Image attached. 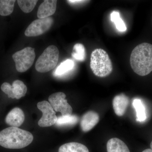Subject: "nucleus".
<instances>
[{"instance_id":"1","label":"nucleus","mask_w":152,"mask_h":152,"mask_svg":"<svg viewBox=\"0 0 152 152\" xmlns=\"http://www.w3.org/2000/svg\"><path fill=\"white\" fill-rule=\"evenodd\" d=\"M130 63L135 73L145 76L152 72V45L142 43L134 48L132 52Z\"/></svg>"},{"instance_id":"2","label":"nucleus","mask_w":152,"mask_h":152,"mask_svg":"<svg viewBox=\"0 0 152 152\" xmlns=\"http://www.w3.org/2000/svg\"><path fill=\"white\" fill-rule=\"evenodd\" d=\"M34 140L32 134L18 127H10L0 132V145L10 149L24 148Z\"/></svg>"},{"instance_id":"3","label":"nucleus","mask_w":152,"mask_h":152,"mask_svg":"<svg viewBox=\"0 0 152 152\" xmlns=\"http://www.w3.org/2000/svg\"><path fill=\"white\" fill-rule=\"evenodd\" d=\"M90 67L95 75L99 77L109 76L113 69L109 55L102 49H95L92 53Z\"/></svg>"},{"instance_id":"4","label":"nucleus","mask_w":152,"mask_h":152,"mask_svg":"<svg viewBox=\"0 0 152 152\" xmlns=\"http://www.w3.org/2000/svg\"><path fill=\"white\" fill-rule=\"evenodd\" d=\"M59 57V51L56 46L48 47L39 57L36 63V70L40 73H46L56 66Z\"/></svg>"},{"instance_id":"5","label":"nucleus","mask_w":152,"mask_h":152,"mask_svg":"<svg viewBox=\"0 0 152 152\" xmlns=\"http://www.w3.org/2000/svg\"><path fill=\"white\" fill-rule=\"evenodd\" d=\"M35 49L28 47L16 52L12 56L16 69L19 72H24L33 65L35 59Z\"/></svg>"},{"instance_id":"6","label":"nucleus","mask_w":152,"mask_h":152,"mask_svg":"<svg viewBox=\"0 0 152 152\" xmlns=\"http://www.w3.org/2000/svg\"><path fill=\"white\" fill-rule=\"evenodd\" d=\"M53 23V19L51 17L37 19L28 27L25 31V35L27 37L41 35L50 28Z\"/></svg>"},{"instance_id":"7","label":"nucleus","mask_w":152,"mask_h":152,"mask_svg":"<svg viewBox=\"0 0 152 152\" xmlns=\"http://www.w3.org/2000/svg\"><path fill=\"white\" fill-rule=\"evenodd\" d=\"M37 108L42 113V116L38 122L42 127H47L56 124L57 118L56 113L49 102L43 101L38 103Z\"/></svg>"},{"instance_id":"8","label":"nucleus","mask_w":152,"mask_h":152,"mask_svg":"<svg viewBox=\"0 0 152 152\" xmlns=\"http://www.w3.org/2000/svg\"><path fill=\"white\" fill-rule=\"evenodd\" d=\"M66 95L63 92L52 94L49 96V102L56 112H60L62 116L71 115L73 109L65 99Z\"/></svg>"},{"instance_id":"9","label":"nucleus","mask_w":152,"mask_h":152,"mask_svg":"<svg viewBox=\"0 0 152 152\" xmlns=\"http://www.w3.org/2000/svg\"><path fill=\"white\" fill-rule=\"evenodd\" d=\"M1 90L8 95L9 98L19 99L25 96L27 91V88L22 81L16 80L11 86L8 83H4L1 86Z\"/></svg>"},{"instance_id":"10","label":"nucleus","mask_w":152,"mask_h":152,"mask_svg":"<svg viewBox=\"0 0 152 152\" xmlns=\"http://www.w3.org/2000/svg\"><path fill=\"white\" fill-rule=\"evenodd\" d=\"M99 121V116L97 113L93 111L87 112L82 117L80 127L84 132H87L91 130Z\"/></svg>"},{"instance_id":"11","label":"nucleus","mask_w":152,"mask_h":152,"mask_svg":"<svg viewBox=\"0 0 152 152\" xmlns=\"http://www.w3.org/2000/svg\"><path fill=\"white\" fill-rule=\"evenodd\" d=\"M24 120L25 115L23 111L20 108L15 107L7 114L5 122L11 126L18 127L23 123Z\"/></svg>"},{"instance_id":"12","label":"nucleus","mask_w":152,"mask_h":152,"mask_svg":"<svg viewBox=\"0 0 152 152\" xmlns=\"http://www.w3.org/2000/svg\"><path fill=\"white\" fill-rule=\"evenodd\" d=\"M56 0H45L41 4L37 11L39 19L46 18L53 15L57 8Z\"/></svg>"},{"instance_id":"13","label":"nucleus","mask_w":152,"mask_h":152,"mask_svg":"<svg viewBox=\"0 0 152 152\" xmlns=\"http://www.w3.org/2000/svg\"><path fill=\"white\" fill-rule=\"evenodd\" d=\"M129 104V98L124 94L117 95L113 101V108L117 115L122 116L124 115Z\"/></svg>"},{"instance_id":"14","label":"nucleus","mask_w":152,"mask_h":152,"mask_svg":"<svg viewBox=\"0 0 152 152\" xmlns=\"http://www.w3.org/2000/svg\"><path fill=\"white\" fill-rule=\"evenodd\" d=\"M107 152H130L127 146L118 138L110 139L107 143Z\"/></svg>"},{"instance_id":"15","label":"nucleus","mask_w":152,"mask_h":152,"mask_svg":"<svg viewBox=\"0 0 152 152\" xmlns=\"http://www.w3.org/2000/svg\"><path fill=\"white\" fill-rule=\"evenodd\" d=\"M58 152H89L87 147L78 142H72L64 144L59 149Z\"/></svg>"},{"instance_id":"16","label":"nucleus","mask_w":152,"mask_h":152,"mask_svg":"<svg viewBox=\"0 0 152 152\" xmlns=\"http://www.w3.org/2000/svg\"><path fill=\"white\" fill-rule=\"evenodd\" d=\"M132 105L136 112V121L139 122L145 121L147 119L145 107L140 99H135L132 102Z\"/></svg>"},{"instance_id":"17","label":"nucleus","mask_w":152,"mask_h":152,"mask_svg":"<svg viewBox=\"0 0 152 152\" xmlns=\"http://www.w3.org/2000/svg\"><path fill=\"white\" fill-rule=\"evenodd\" d=\"M78 121V117L76 115L61 116L57 118L56 125L59 126H72L76 124Z\"/></svg>"},{"instance_id":"18","label":"nucleus","mask_w":152,"mask_h":152,"mask_svg":"<svg viewBox=\"0 0 152 152\" xmlns=\"http://www.w3.org/2000/svg\"><path fill=\"white\" fill-rule=\"evenodd\" d=\"M15 0H0V15H10L14 10Z\"/></svg>"},{"instance_id":"19","label":"nucleus","mask_w":152,"mask_h":152,"mask_svg":"<svg viewBox=\"0 0 152 152\" xmlns=\"http://www.w3.org/2000/svg\"><path fill=\"white\" fill-rule=\"evenodd\" d=\"M75 63L71 59H67L57 67L54 72L56 76H62L72 70L74 67Z\"/></svg>"},{"instance_id":"20","label":"nucleus","mask_w":152,"mask_h":152,"mask_svg":"<svg viewBox=\"0 0 152 152\" xmlns=\"http://www.w3.org/2000/svg\"><path fill=\"white\" fill-rule=\"evenodd\" d=\"M72 56L79 61H84L86 58V49L83 44L77 43L74 45Z\"/></svg>"},{"instance_id":"21","label":"nucleus","mask_w":152,"mask_h":152,"mask_svg":"<svg viewBox=\"0 0 152 152\" xmlns=\"http://www.w3.org/2000/svg\"><path fill=\"white\" fill-rule=\"evenodd\" d=\"M37 0H18V4L25 13H29L33 11L37 3Z\"/></svg>"},{"instance_id":"22","label":"nucleus","mask_w":152,"mask_h":152,"mask_svg":"<svg viewBox=\"0 0 152 152\" xmlns=\"http://www.w3.org/2000/svg\"><path fill=\"white\" fill-rule=\"evenodd\" d=\"M111 20L114 23L116 28L120 31L124 32L126 30V27L124 22L120 17L119 12L113 11L111 14Z\"/></svg>"},{"instance_id":"23","label":"nucleus","mask_w":152,"mask_h":152,"mask_svg":"<svg viewBox=\"0 0 152 152\" xmlns=\"http://www.w3.org/2000/svg\"><path fill=\"white\" fill-rule=\"evenodd\" d=\"M87 1H82V0H70L67 1L68 3L70 4H78V3H82Z\"/></svg>"},{"instance_id":"24","label":"nucleus","mask_w":152,"mask_h":152,"mask_svg":"<svg viewBox=\"0 0 152 152\" xmlns=\"http://www.w3.org/2000/svg\"><path fill=\"white\" fill-rule=\"evenodd\" d=\"M142 152H152V149H147L144 150Z\"/></svg>"},{"instance_id":"25","label":"nucleus","mask_w":152,"mask_h":152,"mask_svg":"<svg viewBox=\"0 0 152 152\" xmlns=\"http://www.w3.org/2000/svg\"><path fill=\"white\" fill-rule=\"evenodd\" d=\"M150 146H151V149H152V141L151 142V145H150Z\"/></svg>"}]
</instances>
